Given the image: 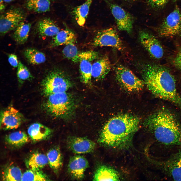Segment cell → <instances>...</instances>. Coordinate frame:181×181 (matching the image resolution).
Here are the masks:
<instances>
[{
	"mask_svg": "<svg viewBox=\"0 0 181 181\" xmlns=\"http://www.w3.org/2000/svg\"><path fill=\"white\" fill-rule=\"evenodd\" d=\"M47 97L44 107L47 112L52 116L65 117L73 111L74 101L70 95L66 92L53 94Z\"/></svg>",
	"mask_w": 181,
	"mask_h": 181,
	"instance_id": "4",
	"label": "cell"
},
{
	"mask_svg": "<svg viewBox=\"0 0 181 181\" xmlns=\"http://www.w3.org/2000/svg\"><path fill=\"white\" fill-rule=\"evenodd\" d=\"M94 0H86L82 4L75 7L72 11L78 24L80 26H83L88 14L90 7Z\"/></svg>",
	"mask_w": 181,
	"mask_h": 181,
	"instance_id": "22",
	"label": "cell"
},
{
	"mask_svg": "<svg viewBox=\"0 0 181 181\" xmlns=\"http://www.w3.org/2000/svg\"><path fill=\"white\" fill-rule=\"evenodd\" d=\"M67 145L70 150L78 154L92 152L94 150L96 145L94 142L86 138L76 137L69 138Z\"/></svg>",
	"mask_w": 181,
	"mask_h": 181,
	"instance_id": "15",
	"label": "cell"
},
{
	"mask_svg": "<svg viewBox=\"0 0 181 181\" xmlns=\"http://www.w3.org/2000/svg\"><path fill=\"white\" fill-rule=\"evenodd\" d=\"M89 163L83 156L77 155L70 157L68 165V169L71 177L77 180L84 178L86 169L89 166Z\"/></svg>",
	"mask_w": 181,
	"mask_h": 181,
	"instance_id": "14",
	"label": "cell"
},
{
	"mask_svg": "<svg viewBox=\"0 0 181 181\" xmlns=\"http://www.w3.org/2000/svg\"><path fill=\"white\" fill-rule=\"evenodd\" d=\"M139 40L141 44L154 58L159 59L163 56V48L158 40L152 34L142 30L139 33Z\"/></svg>",
	"mask_w": 181,
	"mask_h": 181,
	"instance_id": "13",
	"label": "cell"
},
{
	"mask_svg": "<svg viewBox=\"0 0 181 181\" xmlns=\"http://www.w3.org/2000/svg\"><path fill=\"white\" fill-rule=\"evenodd\" d=\"M138 117L130 114L119 115L110 119L103 127L98 141L113 148H123L131 143L140 123Z\"/></svg>",
	"mask_w": 181,
	"mask_h": 181,
	"instance_id": "1",
	"label": "cell"
},
{
	"mask_svg": "<svg viewBox=\"0 0 181 181\" xmlns=\"http://www.w3.org/2000/svg\"><path fill=\"white\" fill-rule=\"evenodd\" d=\"M48 163L50 168L56 174H58L62 165L63 158L58 147L52 148L48 152Z\"/></svg>",
	"mask_w": 181,
	"mask_h": 181,
	"instance_id": "21",
	"label": "cell"
},
{
	"mask_svg": "<svg viewBox=\"0 0 181 181\" xmlns=\"http://www.w3.org/2000/svg\"><path fill=\"white\" fill-rule=\"evenodd\" d=\"M70 79L62 71L55 69L49 72L41 83L42 92L46 97L66 92L71 86Z\"/></svg>",
	"mask_w": 181,
	"mask_h": 181,
	"instance_id": "6",
	"label": "cell"
},
{
	"mask_svg": "<svg viewBox=\"0 0 181 181\" xmlns=\"http://www.w3.org/2000/svg\"><path fill=\"white\" fill-rule=\"evenodd\" d=\"M22 175L19 167L11 165L7 166L4 169L2 178L4 181H21Z\"/></svg>",
	"mask_w": 181,
	"mask_h": 181,
	"instance_id": "27",
	"label": "cell"
},
{
	"mask_svg": "<svg viewBox=\"0 0 181 181\" xmlns=\"http://www.w3.org/2000/svg\"><path fill=\"white\" fill-rule=\"evenodd\" d=\"M36 29L38 34L42 37H54L60 31L57 25L49 18H44L39 21Z\"/></svg>",
	"mask_w": 181,
	"mask_h": 181,
	"instance_id": "18",
	"label": "cell"
},
{
	"mask_svg": "<svg viewBox=\"0 0 181 181\" xmlns=\"http://www.w3.org/2000/svg\"><path fill=\"white\" fill-rule=\"evenodd\" d=\"M75 34L72 31L68 29L59 31L54 36L51 42L52 48L63 45L75 44L76 41Z\"/></svg>",
	"mask_w": 181,
	"mask_h": 181,
	"instance_id": "19",
	"label": "cell"
},
{
	"mask_svg": "<svg viewBox=\"0 0 181 181\" xmlns=\"http://www.w3.org/2000/svg\"><path fill=\"white\" fill-rule=\"evenodd\" d=\"M28 135L34 142L47 139L52 135L53 130L51 128L39 123H34L31 125L27 130Z\"/></svg>",
	"mask_w": 181,
	"mask_h": 181,
	"instance_id": "17",
	"label": "cell"
},
{
	"mask_svg": "<svg viewBox=\"0 0 181 181\" xmlns=\"http://www.w3.org/2000/svg\"><path fill=\"white\" fill-rule=\"evenodd\" d=\"M24 55L28 61L32 64H39L44 63L46 60L45 54L34 48L26 49L24 52Z\"/></svg>",
	"mask_w": 181,
	"mask_h": 181,
	"instance_id": "28",
	"label": "cell"
},
{
	"mask_svg": "<svg viewBox=\"0 0 181 181\" xmlns=\"http://www.w3.org/2000/svg\"><path fill=\"white\" fill-rule=\"evenodd\" d=\"M111 63L108 55L97 59L92 64V76L98 80L104 79L111 70Z\"/></svg>",
	"mask_w": 181,
	"mask_h": 181,
	"instance_id": "16",
	"label": "cell"
},
{
	"mask_svg": "<svg viewBox=\"0 0 181 181\" xmlns=\"http://www.w3.org/2000/svg\"><path fill=\"white\" fill-rule=\"evenodd\" d=\"M24 18L23 11L19 8L12 9L1 15L0 32L4 35L16 28Z\"/></svg>",
	"mask_w": 181,
	"mask_h": 181,
	"instance_id": "10",
	"label": "cell"
},
{
	"mask_svg": "<svg viewBox=\"0 0 181 181\" xmlns=\"http://www.w3.org/2000/svg\"><path fill=\"white\" fill-rule=\"evenodd\" d=\"M174 63L176 67L181 69V48L175 58Z\"/></svg>",
	"mask_w": 181,
	"mask_h": 181,
	"instance_id": "36",
	"label": "cell"
},
{
	"mask_svg": "<svg viewBox=\"0 0 181 181\" xmlns=\"http://www.w3.org/2000/svg\"><path fill=\"white\" fill-rule=\"evenodd\" d=\"M8 61L10 65L13 67H18L19 62L18 61L17 56L14 54H11L8 56Z\"/></svg>",
	"mask_w": 181,
	"mask_h": 181,
	"instance_id": "35",
	"label": "cell"
},
{
	"mask_svg": "<svg viewBox=\"0 0 181 181\" xmlns=\"http://www.w3.org/2000/svg\"><path fill=\"white\" fill-rule=\"evenodd\" d=\"M31 26L30 23H25L23 21L19 23L15 29L13 35L17 43L22 44L26 42Z\"/></svg>",
	"mask_w": 181,
	"mask_h": 181,
	"instance_id": "25",
	"label": "cell"
},
{
	"mask_svg": "<svg viewBox=\"0 0 181 181\" xmlns=\"http://www.w3.org/2000/svg\"><path fill=\"white\" fill-rule=\"evenodd\" d=\"M148 5L154 9H159L163 7L169 0H145Z\"/></svg>",
	"mask_w": 181,
	"mask_h": 181,
	"instance_id": "34",
	"label": "cell"
},
{
	"mask_svg": "<svg viewBox=\"0 0 181 181\" xmlns=\"http://www.w3.org/2000/svg\"><path fill=\"white\" fill-rule=\"evenodd\" d=\"M19 82L22 84L26 80H31L33 76L28 68L20 61H19L17 72Z\"/></svg>",
	"mask_w": 181,
	"mask_h": 181,
	"instance_id": "32",
	"label": "cell"
},
{
	"mask_svg": "<svg viewBox=\"0 0 181 181\" xmlns=\"http://www.w3.org/2000/svg\"><path fill=\"white\" fill-rule=\"evenodd\" d=\"M3 0L4 1V2H5L8 3H10L11 2H12V1H14V0Z\"/></svg>",
	"mask_w": 181,
	"mask_h": 181,
	"instance_id": "38",
	"label": "cell"
},
{
	"mask_svg": "<svg viewBox=\"0 0 181 181\" xmlns=\"http://www.w3.org/2000/svg\"><path fill=\"white\" fill-rule=\"evenodd\" d=\"M173 0V1H175L176 0Z\"/></svg>",
	"mask_w": 181,
	"mask_h": 181,
	"instance_id": "39",
	"label": "cell"
},
{
	"mask_svg": "<svg viewBox=\"0 0 181 181\" xmlns=\"http://www.w3.org/2000/svg\"><path fill=\"white\" fill-rule=\"evenodd\" d=\"M50 5V0H28L26 7L30 11L42 13L49 11Z\"/></svg>",
	"mask_w": 181,
	"mask_h": 181,
	"instance_id": "26",
	"label": "cell"
},
{
	"mask_svg": "<svg viewBox=\"0 0 181 181\" xmlns=\"http://www.w3.org/2000/svg\"><path fill=\"white\" fill-rule=\"evenodd\" d=\"M48 163L47 155L39 153L31 155L26 161V165L29 169H40Z\"/></svg>",
	"mask_w": 181,
	"mask_h": 181,
	"instance_id": "23",
	"label": "cell"
},
{
	"mask_svg": "<svg viewBox=\"0 0 181 181\" xmlns=\"http://www.w3.org/2000/svg\"><path fill=\"white\" fill-rule=\"evenodd\" d=\"M154 163L165 178L181 181V148L169 156L154 160Z\"/></svg>",
	"mask_w": 181,
	"mask_h": 181,
	"instance_id": "5",
	"label": "cell"
},
{
	"mask_svg": "<svg viewBox=\"0 0 181 181\" xmlns=\"http://www.w3.org/2000/svg\"><path fill=\"white\" fill-rule=\"evenodd\" d=\"M93 179V181H118L120 180V177L115 169L103 165L96 169Z\"/></svg>",
	"mask_w": 181,
	"mask_h": 181,
	"instance_id": "20",
	"label": "cell"
},
{
	"mask_svg": "<svg viewBox=\"0 0 181 181\" xmlns=\"http://www.w3.org/2000/svg\"><path fill=\"white\" fill-rule=\"evenodd\" d=\"M142 72L145 84L153 95L181 108V96L177 92L174 78L168 70L160 67L147 65Z\"/></svg>",
	"mask_w": 181,
	"mask_h": 181,
	"instance_id": "3",
	"label": "cell"
},
{
	"mask_svg": "<svg viewBox=\"0 0 181 181\" xmlns=\"http://www.w3.org/2000/svg\"><path fill=\"white\" fill-rule=\"evenodd\" d=\"M79 53L75 44L66 45L62 51L64 57L74 63L79 62L78 57Z\"/></svg>",
	"mask_w": 181,
	"mask_h": 181,
	"instance_id": "31",
	"label": "cell"
},
{
	"mask_svg": "<svg viewBox=\"0 0 181 181\" xmlns=\"http://www.w3.org/2000/svg\"><path fill=\"white\" fill-rule=\"evenodd\" d=\"M158 32L160 36L165 37L181 33V12L177 6L164 20L158 27Z\"/></svg>",
	"mask_w": 181,
	"mask_h": 181,
	"instance_id": "8",
	"label": "cell"
},
{
	"mask_svg": "<svg viewBox=\"0 0 181 181\" xmlns=\"http://www.w3.org/2000/svg\"><path fill=\"white\" fill-rule=\"evenodd\" d=\"M23 115L17 109L9 107L0 114V128L8 130L18 128L24 120Z\"/></svg>",
	"mask_w": 181,
	"mask_h": 181,
	"instance_id": "11",
	"label": "cell"
},
{
	"mask_svg": "<svg viewBox=\"0 0 181 181\" xmlns=\"http://www.w3.org/2000/svg\"><path fill=\"white\" fill-rule=\"evenodd\" d=\"M92 61L87 60L81 61L79 64V70L80 77L82 82L86 84L89 83L92 76Z\"/></svg>",
	"mask_w": 181,
	"mask_h": 181,
	"instance_id": "29",
	"label": "cell"
},
{
	"mask_svg": "<svg viewBox=\"0 0 181 181\" xmlns=\"http://www.w3.org/2000/svg\"><path fill=\"white\" fill-rule=\"evenodd\" d=\"M99 53L93 51H88L79 52L78 55L79 62L83 60H87L91 61L99 58Z\"/></svg>",
	"mask_w": 181,
	"mask_h": 181,
	"instance_id": "33",
	"label": "cell"
},
{
	"mask_svg": "<svg viewBox=\"0 0 181 181\" xmlns=\"http://www.w3.org/2000/svg\"><path fill=\"white\" fill-rule=\"evenodd\" d=\"M111 13L115 20L118 29L128 33L132 30L133 19L132 16L118 5L112 3L110 4Z\"/></svg>",
	"mask_w": 181,
	"mask_h": 181,
	"instance_id": "12",
	"label": "cell"
},
{
	"mask_svg": "<svg viewBox=\"0 0 181 181\" xmlns=\"http://www.w3.org/2000/svg\"><path fill=\"white\" fill-rule=\"evenodd\" d=\"M6 142L10 145L19 147L24 145L28 141L27 134L21 131L12 132L6 135L5 137Z\"/></svg>",
	"mask_w": 181,
	"mask_h": 181,
	"instance_id": "24",
	"label": "cell"
},
{
	"mask_svg": "<svg viewBox=\"0 0 181 181\" xmlns=\"http://www.w3.org/2000/svg\"><path fill=\"white\" fill-rule=\"evenodd\" d=\"M48 177L40 169H29L23 174L21 181H49Z\"/></svg>",
	"mask_w": 181,
	"mask_h": 181,
	"instance_id": "30",
	"label": "cell"
},
{
	"mask_svg": "<svg viewBox=\"0 0 181 181\" xmlns=\"http://www.w3.org/2000/svg\"><path fill=\"white\" fill-rule=\"evenodd\" d=\"M92 44L95 47H110L119 51L123 49L122 42L116 29L113 28L99 31L94 38Z\"/></svg>",
	"mask_w": 181,
	"mask_h": 181,
	"instance_id": "9",
	"label": "cell"
},
{
	"mask_svg": "<svg viewBox=\"0 0 181 181\" xmlns=\"http://www.w3.org/2000/svg\"><path fill=\"white\" fill-rule=\"evenodd\" d=\"M3 0H0V11H3L5 9V6Z\"/></svg>",
	"mask_w": 181,
	"mask_h": 181,
	"instance_id": "37",
	"label": "cell"
},
{
	"mask_svg": "<svg viewBox=\"0 0 181 181\" xmlns=\"http://www.w3.org/2000/svg\"><path fill=\"white\" fill-rule=\"evenodd\" d=\"M116 78L123 88L130 92L139 91L143 88L144 81L137 77L130 70L121 65H119L115 68Z\"/></svg>",
	"mask_w": 181,
	"mask_h": 181,
	"instance_id": "7",
	"label": "cell"
},
{
	"mask_svg": "<svg viewBox=\"0 0 181 181\" xmlns=\"http://www.w3.org/2000/svg\"><path fill=\"white\" fill-rule=\"evenodd\" d=\"M144 123L159 145L181 148V125L169 111L159 110L148 117Z\"/></svg>",
	"mask_w": 181,
	"mask_h": 181,
	"instance_id": "2",
	"label": "cell"
}]
</instances>
